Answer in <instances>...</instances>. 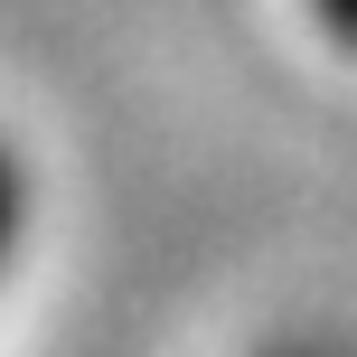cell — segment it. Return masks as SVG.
<instances>
[{"label":"cell","mask_w":357,"mask_h":357,"mask_svg":"<svg viewBox=\"0 0 357 357\" xmlns=\"http://www.w3.org/2000/svg\"><path fill=\"white\" fill-rule=\"evenodd\" d=\"M10 235H19V160L0 151V264H10Z\"/></svg>","instance_id":"6da1fadb"},{"label":"cell","mask_w":357,"mask_h":357,"mask_svg":"<svg viewBox=\"0 0 357 357\" xmlns=\"http://www.w3.org/2000/svg\"><path fill=\"white\" fill-rule=\"evenodd\" d=\"M310 10H320L329 38H348V47H357V0H310Z\"/></svg>","instance_id":"7a4b0ae2"}]
</instances>
